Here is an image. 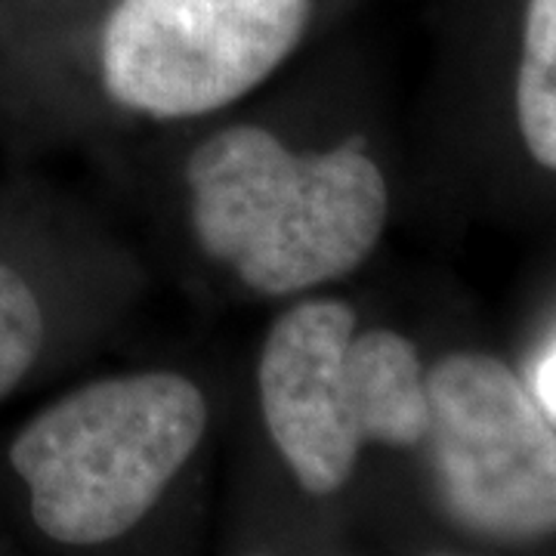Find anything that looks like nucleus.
Masks as SVG:
<instances>
[{
  "label": "nucleus",
  "mask_w": 556,
  "mask_h": 556,
  "mask_svg": "<svg viewBox=\"0 0 556 556\" xmlns=\"http://www.w3.org/2000/svg\"><path fill=\"white\" fill-rule=\"evenodd\" d=\"M186 179L201 248L276 298L353 273L375 251L390 204L362 139L294 155L263 127H229L201 142Z\"/></svg>",
  "instance_id": "f257e3e1"
},
{
  "label": "nucleus",
  "mask_w": 556,
  "mask_h": 556,
  "mask_svg": "<svg viewBox=\"0 0 556 556\" xmlns=\"http://www.w3.org/2000/svg\"><path fill=\"white\" fill-rule=\"evenodd\" d=\"M207 402L192 380L152 371L90 383L40 412L10 445L31 517L60 544L124 535L199 448Z\"/></svg>",
  "instance_id": "f03ea898"
},
{
  "label": "nucleus",
  "mask_w": 556,
  "mask_h": 556,
  "mask_svg": "<svg viewBox=\"0 0 556 556\" xmlns=\"http://www.w3.org/2000/svg\"><path fill=\"white\" fill-rule=\"evenodd\" d=\"M269 437L309 495L338 492L368 442L417 445L427 437V371L396 331L356 334L340 300L288 309L260 356Z\"/></svg>",
  "instance_id": "7ed1b4c3"
},
{
  "label": "nucleus",
  "mask_w": 556,
  "mask_h": 556,
  "mask_svg": "<svg viewBox=\"0 0 556 556\" xmlns=\"http://www.w3.org/2000/svg\"><path fill=\"white\" fill-rule=\"evenodd\" d=\"M309 0H121L102 25L109 97L152 118L236 102L298 47Z\"/></svg>",
  "instance_id": "20e7f679"
},
{
  "label": "nucleus",
  "mask_w": 556,
  "mask_h": 556,
  "mask_svg": "<svg viewBox=\"0 0 556 556\" xmlns=\"http://www.w3.org/2000/svg\"><path fill=\"white\" fill-rule=\"evenodd\" d=\"M427 408L439 495L464 529L495 541L556 535V430L504 362L439 358Z\"/></svg>",
  "instance_id": "39448f33"
},
{
  "label": "nucleus",
  "mask_w": 556,
  "mask_h": 556,
  "mask_svg": "<svg viewBox=\"0 0 556 556\" xmlns=\"http://www.w3.org/2000/svg\"><path fill=\"white\" fill-rule=\"evenodd\" d=\"M517 118L532 159L556 170V0H529L526 7Z\"/></svg>",
  "instance_id": "423d86ee"
},
{
  "label": "nucleus",
  "mask_w": 556,
  "mask_h": 556,
  "mask_svg": "<svg viewBox=\"0 0 556 556\" xmlns=\"http://www.w3.org/2000/svg\"><path fill=\"white\" fill-rule=\"evenodd\" d=\"M43 343V313L28 281L0 263V399L35 365Z\"/></svg>",
  "instance_id": "0eeeda50"
},
{
  "label": "nucleus",
  "mask_w": 556,
  "mask_h": 556,
  "mask_svg": "<svg viewBox=\"0 0 556 556\" xmlns=\"http://www.w3.org/2000/svg\"><path fill=\"white\" fill-rule=\"evenodd\" d=\"M535 390L538 399L544 402V408L556 417V346L544 356V362L538 365Z\"/></svg>",
  "instance_id": "6e6552de"
}]
</instances>
